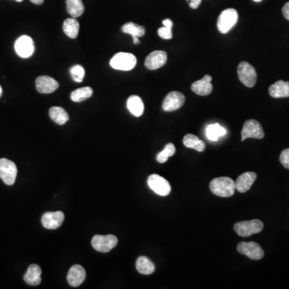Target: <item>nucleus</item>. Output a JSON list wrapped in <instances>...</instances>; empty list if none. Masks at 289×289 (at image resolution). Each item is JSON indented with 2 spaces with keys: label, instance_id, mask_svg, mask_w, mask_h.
<instances>
[{
  "label": "nucleus",
  "instance_id": "obj_2",
  "mask_svg": "<svg viewBox=\"0 0 289 289\" xmlns=\"http://www.w3.org/2000/svg\"><path fill=\"white\" fill-rule=\"evenodd\" d=\"M137 64V58L129 52H118L110 60V66L116 70L130 71Z\"/></svg>",
  "mask_w": 289,
  "mask_h": 289
},
{
  "label": "nucleus",
  "instance_id": "obj_7",
  "mask_svg": "<svg viewBox=\"0 0 289 289\" xmlns=\"http://www.w3.org/2000/svg\"><path fill=\"white\" fill-rule=\"evenodd\" d=\"M118 238L114 235H96L92 239V246L95 250L100 252H109L117 246Z\"/></svg>",
  "mask_w": 289,
  "mask_h": 289
},
{
  "label": "nucleus",
  "instance_id": "obj_38",
  "mask_svg": "<svg viewBox=\"0 0 289 289\" xmlns=\"http://www.w3.org/2000/svg\"><path fill=\"white\" fill-rule=\"evenodd\" d=\"M133 44H134V45H138V44H140V41H139L138 38H137V37H136V38H133Z\"/></svg>",
  "mask_w": 289,
  "mask_h": 289
},
{
  "label": "nucleus",
  "instance_id": "obj_27",
  "mask_svg": "<svg viewBox=\"0 0 289 289\" xmlns=\"http://www.w3.org/2000/svg\"><path fill=\"white\" fill-rule=\"evenodd\" d=\"M206 137L210 141H218L220 137L227 133L226 129L219 124H213L207 126L206 129Z\"/></svg>",
  "mask_w": 289,
  "mask_h": 289
},
{
  "label": "nucleus",
  "instance_id": "obj_19",
  "mask_svg": "<svg viewBox=\"0 0 289 289\" xmlns=\"http://www.w3.org/2000/svg\"><path fill=\"white\" fill-rule=\"evenodd\" d=\"M270 96L273 98L289 97V82L283 81H276L268 89Z\"/></svg>",
  "mask_w": 289,
  "mask_h": 289
},
{
  "label": "nucleus",
  "instance_id": "obj_10",
  "mask_svg": "<svg viewBox=\"0 0 289 289\" xmlns=\"http://www.w3.org/2000/svg\"><path fill=\"white\" fill-rule=\"evenodd\" d=\"M241 136L242 141H244L247 138L262 139L264 137V129L260 122L256 120H248L243 124Z\"/></svg>",
  "mask_w": 289,
  "mask_h": 289
},
{
  "label": "nucleus",
  "instance_id": "obj_22",
  "mask_svg": "<svg viewBox=\"0 0 289 289\" xmlns=\"http://www.w3.org/2000/svg\"><path fill=\"white\" fill-rule=\"evenodd\" d=\"M183 144L187 148L194 149L199 152H203L206 150V144L204 141L200 140L195 135L191 133L186 135L185 137H183Z\"/></svg>",
  "mask_w": 289,
  "mask_h": 289
},
{
  "label": "nucleus",
  "instance_id": "obj_4",
  "mask_svg": "<svg viewBox=\"0 0 289 289\" xmlns=\"http://www.w3.org/2000/svg\"><path fill=\"white\" fill-rule=\"evenodd\" d=\"M239 19V15L236 10L233 8H228L222 12L219 16L218 26L219 31L223 34H226L236 24Z\"/></svg>",
  "mask_w": 289,
  "mask_h": 289
},
{
  "label": "nucleus",
  "instance_id": "obj_28",
  "mask_svg": "<svg viewBox=\"0 0 289 289\" xmlns=\"http://www.w3.org/2000/svg\"><path fill=\"white\" fill-rule=\"evenodd\" d=\"M122 31L126 34L131 35L133 38L136 37H141L144 35L146 32V29L142 26H139L136 23L129 22V23H125V25L122 26Z\"/></svg>",
  "mask_w": 289,
  "mask_h": 289
},
{
  "label": "nucleus",
  "instance_id": "obj_5",
  "mask_svg": "<svg viewBox=\"0 0 289 289\" xmlns=\"http://www.w3.org/2000/svg\"><path fill=\"white\" fill-rule=\"evenodd\" d=\"M238 77L241 83L248 88L255 86L257 81V71L252 65H250L247 62H241L238 66Z\"/></svg>",
  "mask_w": 289,
  "mask_h": 289
},
{
  "label": "nucleus",
  "instance_id": "obj_37",
  "mask_svg": "<svg viewBox=\"0 0 289 289\" xmlns=\"http://www.w3.org/2000/svg\"><path fill=\"white\" fill-rule=\"evenodd\" d=\"M30 1L35 5H41L44 3V0H30Z\"/></svg>",
  "mask_w": 289,
  "mask_h": 289
},
{
  "label": "nucleus",
  "instance_id": "obj_31",
  "mask_svg": "<svg viewBox=\"0 0 289 289\" xmlns=\"http://www.w3.org/2000/svg\"><path fill=\"white\" fill-rule=\"evenodd\" d=\"M70 74H71L73 79H74L76 82L81 83V82L83 81L84 77H85V68L81 65L74 66V67H71V69H70Z\"/></svg>",
  "mask_w": 289,
  "mask_h": 289
},
{
  "label": "nucleus",
  "instance_id": "obj_17",
  "mask_svg": "<svg viewBox=\"0 0 289 289\" xmlns=\"http://www.w3.org/2000/svg\"><path fill=\"white\" fill-rule=\"evenodd\" d=\"M86 277V272L85 268L79 264H76L70 268L67 273V282L73 287H78L85 281Z\"/></svg>",
  "mask_w": 289,
  "mask_h": 289
},
{
  "label": "nucleus",
  "instance_id": "obj_30",
  "mask_svg": "<svg viewBox=\"0 0 289 289\" xmlns=\"http://www.w3.org/2000/svg\"><path fill=\"white\" fill-rule=\"evenodd\" d=\"M175 147L172 143H168L162 152L158 153L156 159L159 163H164L168 160V158L175 154Z\"/></svg>",
  "mask_w": 289,
  "mask_h": 289
},
{
  "label": "nucleus",
  "instance_id": "obj_15",
  "mask_svg": "<svg viewBox=\"0 0 289 289\" xmlns=\"http://www.w3.org/2000/svg\"><path fill=\"white\" fill-rule=\"evenodd\" d=\"M167 61V54L164 51H154L147 56L144 66L150 70H156L162 67Z\"/></svg>",
  "mask_w": 289,
  "mask_h": 289
},
{
  "label": "nucleus",
  "instance_id": "obj_18",
  "mask_svg": "<svg viewBox=\"0 0 289 289\" xmlns=\"http://www.w3.org/2000/svg\"><path fill=\"white\" fill-rule=\"evenodd\" d=\"M211 81L212 77L210 76L206 75L202 79L195 81L191 85V90L199 96H207L213 90Z\"/></svg>",
  "mask_w": 289,
  "mask_h": 289
},
{
  "label": "nucleus",
  "instance_id": "obj_34",
  "mask_svg": "<svg viewBox=\"0 0 289 289\" xmlns=\"http://www.w3.org/2000/svg\"><path fill=\"white\" fill-rule=\"evenodd\" d=\"M187 1L189 2L190 7L192 9H197L202 3V0H187Z\"/></svg>",
  "mask_w": 289,
  "mask_h": 289
},
{
  "label": "nucleus",
  "instance_id": "obj_26",
  "mask_svg": "<svg viewBox=\"0 0 289 289\" xmlns=\"http://www.w3.org/2000/svg\"><path fill=\"white\" fill-rule=\"evenodd\" d=\"M136 268L139 273L143 275H151L155 271L154 263L146 257H140L136 262Z\"/></svg>",
  "mask_w": 289,
  "mask_h": 289
},
{
  "label": "nucleus",
  "instance_id": "obj_32",
  "mask_svg": "<svg viewBox=\"0 0 289 289\" xmlns=\"http://www.w3.org/2000/svg\"><path fill=\"white\" fill-rule=\"evenodd\" d=\"M158 34L159 37L164 40H170L173 37L172 34V27H160L158 30Z\"/></svg>",
  "mask_w": 289,
  "mask_h": 289
},
{
  "label": "nucleus",
  "instance_id": "obj_16",
  "mask_svg": "<svg viewBox=\"0 0 289 289\" xmlns=\"http://www.w3.org/2000/svg\"><path fill=\"white\" fill-rule=\"evenodd\" d=\"M257 173L255 172H245L238 177L235 183V189L239 193H245L250 189L253 183L257 179Z\"/></svg>",
  "mask_w": 289,
  "mask_h": 289
},
{
  "label": "nucleus",
  "instance_id": "obj_14",
  "mask_svg": "<svg viewBox=\"0 0 289 289\" xmlns=\"http://www.w3.org/2000/svg\"><path fill=\"white\" fill-rule=\"evenodd\" d=\"M35 87L39 93L48 94L54 93L59 88V83L52 77L41 76L35 80Z\"/></svg>",
  "mask_w": 289,
  "mask_h": 289
},
{
  "label": "nucleus",
  "instance_id": "obj_24",
  "mask_svg": "<svg viewBox=\"0 0 289 289\" xmlns=\"http://www.w3.org/2000/svg\"><path fill=\"white\" fill-rule=\"evenodd\" d=\"M80 30V23L75 18L65 19L63 24V31L67 37L71 39H76L78 37Z\"/></svg>",
  "mask_w": 289,
  "mask_h": 289
},
{
  "label": "nucleus",
  "instance_id": "obj_36",
  "mask_svg": "<svg viewBox=\"0 0 289 289\" xmlns=\"http://www.w3.org/2000/svg\"><path fill=\"white\" fill-rule=\"evenodd\" d=\"M162 24H163L165 27H173V22H172L171 19H164L163 21H162Z\"/></svg>",
  "mask_w": 289,
  "mask_h": 289
},
{
  "label": "nucleus",
  "instance_id": "obj_8",
  "mask_svg": "<svg viewBox=\"0 0 289 289\" xmlns=\"http://www.w3.org/2000/svg\"><path fill=\"white\" fill-rule=\"evenodd\" d=\"M148 186L154 193L160 196H167L171 191V187L167 180L158 174H151L147 180Z\"/></svg>",
  "mask_w": 289,
  "mask_h": 289
},
{
  "label": "nucleus",
  "instance_id": "obj_1",
  "mask_svg": "<svg viewBox=\"0 0 289 289\" xmlns=\"http://www.w3.org/2000/svg\"><path fill=\"white\" fill-rule=\"evenodd\" d=\"M210 189L214 195L223 198H228L235 194V183L231 177H216L210 183Z\"/></svg>",
  "mask_w": 289,
  "mask_h": 289
},
{
  "label": "nucleus",
  "instance_id": "obj_39",
  "mask_svg": "<svg viewBox=\"0 0 289 289\" xmlns=\"http://www.w3.org/2000/svg\"><path fill=\"white\" fill-rule=\"evenodd\" d=\"M2 93H3V89L2 88H1V86H0V96H2Z\"/></svg>",
  "mask_w": 289,
  "mask_h": 289
},
{
  "label": "nucleus",
  "instance_id": "obj_29",
  "mask_svg": "<svg viewBox=\"0 0 289 289\" xmlns=\"http://www.w3.org/2000/svg\"><path fill=\"white\" fill-rule=\"evenodd\" d=\"M93 90L90 87H84L74 90L71 93V99L74 102H81L89 99L93 95Z\"/></svg>",
  "mask_w": 289,
  "mask_h": 289
},
{
  "label": "nucleus",
  "instance_id": "obj_25",
  "mask_svg": "<svg viewBox=\"0 0 289 289\" xmlns=\"http://www.w3.org/2000/svg\"><path fill=\"white\" fill-rule=\"evenodd\" d=\"M67 11L73 18L80 17L85 12L82 0H66Z\"/></svg>",
  "mask_w": 289,
  "mask_h": 289
},
{
  "label": "nucleus",
  "instance_id": "obj_35",
  "mask_svg": "<svg viewBox=\"0 0 289 289\" xmlns=\"http://www.w3.org/2000/svg\"><path fill=\"white\" fill-rule=\"evenodd\" d=\"M282 12H283L284 18L289 21V2L285 4V5L283 6V9H282Z\"/></svg>",
  "mask_w": 289,
  "mask_h": 289
},
{
  "label": "nucleus",
  "instance_id": "obj_12",
  "mask_svg": "<svg viewBox=\"0 0 289 289\" xmlns=\"http://www.w3.org/2000/svg\"><path fill=\"white\" fill-rule=\"evenodd\" d=\"M185 103V96L180 92H170L164 99L162 110L166 112H173L183 107Z\"/></svg>",
  "mask_w": 289,
  "mask_h": 289
},
{
  "label": "nucleus",
  "instance_id": "obj_21",
  "mask_svg": "<svg viewBox=\"0 0 289 289\" xmlns=\"http://www.w3.org/2000/svg\"><path fill=\"white\" fill-rule=\"evenodd\" d=\"M127 108L129 112L135 117H140L144 113V104L141 97L133 95L127 100Z\"/></svg>",
  "mask_w": 289,
  "mask_h": 289
},
{
  "label": "nucleus",
  "instance_id": "obj_6",
  "mask_svg": "<svg viewBox=\"0 0 289 289\" xmlns=\"http://www.w3.org/2000/svg\"><path fill=\"white\" fill-rule=\"evenodd\" d=\"M17 167L12 161L7 158L0 159V178L8 186L13 185L17 177Z\"/></svg>",
  "mask_w": 289,
  "mask_h": 289
},
{
  "label": "nucleus",
  "instance_id": "obj_9",
  "mask_svg": "<svg viewBox=\"0 0 289 289\" xmlns=\"http://www.w3.org/2000/svg\"><path fill=\"white\" fill-rule=\"evenodd\" d=\"M15 50L18 56L23 59L31 57L35 52V44L28 35H22L15 43Z\"/></svg>",
  "mask_w": 289,
  "mask_h": 289
},
{
  "label": "nucleus",
  "instance_id": "obj_23",
  "mask_svg": "<svg viewBox=\"0 0 289 289\" xmlns=\"http://www.w3.org/2000/svg\"><path fill=\"white\" fill-rule=\"evenodd\" d=\"M49 116H50L51 119L58 124V125H63L69 120L68 114H67L65 110L61 107H57L54 106L52 107L49 110Z\"/></svg>",
  "mask_w": 289,
  "mask_h": 289
},
{
  "label": "nucleus",
  "instance_id": "obj_3",
  "mask_svg": "<svg viewBox=\"0 0 289 289\" xmlns=\"http://www.w3.org/2000/svg\"><path fill=\"white\" fill-rule=\"evenodd\" d=\"M264 229V224L259 220L238 222L234 225L235 232L242 237H248L250 235L258 234Z\"/></svg>",
  "mask_w": 289,
  "mask_h": 289
},
{
  "label": "nucleus",
  "instance_id": "obj_41",
  "mask_svg": "<svg viewBox=\"0 0 289 289\" xmlns=\"http://www.w3.org/2000/svg\"><path fill=\"white\" fill-rule=\"evenodd\" d=\"M253 1H255V2H261L262 0H253Z\"/></svg>",
  "mask_w": 289,
  "mask_h": 289
},
{
  "label": "nucleus",
  "instance_id": "obj_11",
  "mask_svg": "<svg viewBox=\"0 0 289 289\" xmlns=\"http://www.w3.org/2000/svg\"><path fill=\"white\" fill-rule=\"evenodd\" d=\"M237 250L240 254L244 255L251 260H261L264 256L262 247L255 242H241L237 245Z\"/></svg>",
  "mask_w": 289,
  "mask_h": 289
},
{
  "label": "nucleus",
  "instance_id": "obj_20",
  "mask_svg": "<svg viewBox=\"0 0 289 289\" xmlns=\"http://www.w3.org/2000/svg\"><path fill=\"white\" fill-rule=\"evenodd\" d=\"M42 270L37 264H31L27 268V272L23 276L24 281L31 286H37L41 283Z\"/></svg>",
  "mask_w": 289,
  "mask_h": 289
},
{
  "label": "nucleus",
  "instance_id": "obj_40",
  "mask_svg": "<svg viewBox=\"0 0 289 289\" xmlns=\"http://www.w3.org/2000/svg\"><path fill=\"white\" fill-rule=\"evenodd\" d=\"M16 2L21 3L23 2V0H16Z\"/></svg>",
  "mask_w": 289,
  "mask_h": 289
},
{
  "label": "nucleus",
  "instance_id": "obj_33",
  "mask_svg": "<svg viewBox=\"0 0 289 289\" xmlns=\"http://www.w3.org/2000/svg\"><path fill=\"white\" fill-rule=\"evenodd\" d=\"M279 161L286 169L289 170V149H285L282 151L279 156Z\"/></svg>",
  "mask_w": 289,
  "mask_h": 289
},
{
  "label": "nucleus",
  "instance_id": "obj_13",
  "mask_svg": "<svg viewBox=\"0 0 289 289\" xmlns=\"http://www.w3.org/2000/svg\"><path fill=\"white\" fill-rule=\"evenodd\" d=\"M64 220V214L62 211L47 212L42 216L41 223L47 229H57Z\"/></svg>",
  "mask_w": 289,
  "mask_h": 289
}]
</instances>
